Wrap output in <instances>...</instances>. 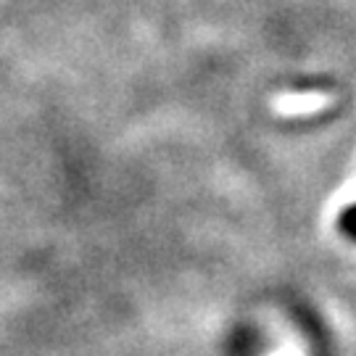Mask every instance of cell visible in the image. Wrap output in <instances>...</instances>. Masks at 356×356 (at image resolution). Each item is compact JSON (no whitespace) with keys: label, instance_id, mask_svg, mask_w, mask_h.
I'll list each match as a JSON object with an SVG mask.
<instances>
[{"label":"cell","instance_id":"6da1fadb","mask_svg":"<svg viewBox=\"0 0 356 356\" xmlns=\"http://www.w3.org/2000/svg\"><path fill=\"white\" fill-rule=\"evenodd\" d=\"M338 229L343 232L346 238L356 241V204H351L348 209L341 211V216H338Z\"/></svg>","mask_w":356,"mask_h":356}]
</instances>
